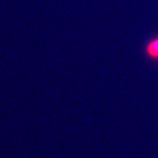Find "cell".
<instances>
[{
  "label": "cell",
  "instance_id": "1",
  "mask_svg": "<svg viewBox=\"0 0 158 158\" xmlns=\"http://www.w3.org/2000/svg\"><path fill=\"white\" fill-rule=\"evenodd\" d=\"M145 53L154 61H158V36L151 38L145 45Z\"/></svg>",
  "mask_w": 158,
  "mask_h": 158
}]
</instances>
